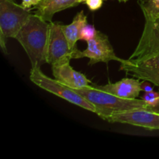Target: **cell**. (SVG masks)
<instances>
[{
	"label": "cell",
	"instance_id": "cell-1",
	"mask_svg": "<svg viewBox=\"0 0 159 159\" xmlns=\"http://www.w3.org/2000/svg\"><path fill=\"white\" fill-rule=\"evenodd\" d=\"M50 23L32 14L27 23L16 37L30 61L31 68L47 63Z\"/></svg>",
	"mask_w": 159,
	"mask_h": 159
},
{
	"label": "cell",
	"instance_id": "cell-2",
	"mask_svg": "<svg viewBox=\"0 0 159 159\" xmlns=\"http://www.w3.org/2000/svg\"><path fill=\"white\" fill-rule=\"evenodd\" d=\"M75 90L94 106L96 113L104 120L115 113L146 109L148 106L142 99H123L94 88L93 85Z\"/></svg>",
	"mask_w": 159,
	"mask_h": 159
},
{
	"label": "cell",
	"instance_id": "cell-3",
	"mask_svg": "<svg viewBox=\"0 0 159 159\" xmlns=\"http://www.w3.org/2000/svg\"><path fill=\"white\" fill-rule=\"evenodd\" d=\"M30 79L33 83L45 91L49 92L84 110L96 113V108L91 102L86 100L74 89L61 83L55 79L48 77L42 71L40 67L31 68Z\"/></svg>",
	"mask_w": 159,
	"mask_h": 159
},
{
	"label": "cell",
	"instance_id": "cell-4",
	"mask_svg": "<svg viewBox=\"0 0 159 159\" xmlns=\"http://www.w3.org/2000/svg\"><path fill=\"white\" fill-rule=\"evenodd\" d=\"M32 13L12 0H0V36L16 38Z\"/></svg>",
	"mask_w": 159,
	"mask_h": 159
},
{
	"label": "cell",
	"instance_id": "cell-5",
	"mask_svg": "<svg viewBox=\"0 0 159 159\" xmlns=\"http://www.w3.org/2000/svg\"><path fill=\"white\" fill-rule=\"evenodd\" d=\"M82 57H88L89 59L88 65H93L99 62L107 64L111 61H119L120 64L130 62L128 59L124 60L116 55L108 37L99 30L94 38L87 42L86 49L82 51L78 50L75 59Z\"/></svg>",
	"mask_w": 159,
	"mask_h": 159
},
{
	"label": "cell",
	"instance_id": "cell-6",
	"mask_svg": "<svg viewBox=\"0 0 159 159\" xmlns=\"http://www.w3.org/2000/svg\"><path fill=\"white\" fill-rule=\"evenodd\" d=\"M61 23H50V34L48 46L47 63L52 65L75 59L78 48L71 50L61 28Z\"/></svg>",
	"mask_w": 159,
	"mask_h": 159
},
{
	"label": "cell",
	"instance_id": "cell-7",
	"mask_svg": "<svg viewBox=\"0 0 159 159\" xmlns=\"http://www.w3.org/2000/svg\"><path fill=\"white\" fill-rule=\"evenodd\" d=\"M159 54V19L145 20L144 30L139 42L128 60L136 62L144 57Z\"/></svg>",
	"mask_w": 159,
	"mask_h": 159
},
{
	"label": "cell",
	"instance_id": "cell-8",
	"mask_svg": "<svg viewBox=\"0 0 159 159\" xmlns=\"http://www.w3.org/2000/svg\"><path fill=\"white\" fill-rule=\"evenodd\" d=\"M120 70L159 87V54L148 56L136 62L121 64Z\"/></svg>",
	"mask_w": 159,
	"mask_h": 159
},
{
	"label": "cell",
	"instance_id": "cell-9",
	"mask_svg": "<svg viewBox=\"0 0 159 159\" xmlns=\"http://www.w3.org/2000/svg\"><path fill=\"white\" fill-rule=\"evenodd\" d=\"M106 120L110 123L130 124L148 130H159V114L145 109L115 113L109 116Z\"/></svg>",
	"mask_w": 159,
	"mask_h": 159
},
{
	"label": "cell",
	"instance_id": "cell-10",
	"mask_svg": "<svg viewBox=\"0 0 159 159\" xmlns=\"http://www.w3.org/2000/svg\"><path fill=\"white\" fill-rule=\"evenodd\" d=\"M54 79L61 83L74 89L91 86V81L82 73L75 70L70 65V61L60 62L51 66Z\"/></svg>",
	"mask_w": 159,
	"mask_h": 159
},
{
	"label": "cell",
	"instance_id": "cell-11",
	"mask_svg": "<svg viewBox=\"0 0 159 159\" xmlns=\"http://www.w3.org/2000/svg\"><path fill=\"white\" fill-rule=\"evenodd\" d=\"M94 88L113 94L123 99H137L141 90V82L138 79L124 78L122 80L115 83H109L103 85L93 84Z\"/></svg>",
	"mask_w": 159,
	"mask_h": 159
},
{
	"label": "cell",
	"instance_id": "cell-12",
	"mask_svg": "<svg viewBox=\"0 0 159 159\" xmlns=\"http://www.w3.org/2000/svg\"><path fill=\"white\" fill-rule=\"evenodd\" d=\"M79 0H40L35 6L36 15L44 21L51 23L55 13L80 4Z\"/></svg>",
	"mask_w": 159,
	"mask_h": 159
},
{
	"label": "cell",
	"instance_id": "cell-13",
	"mask_svg": "<svg viewBox=\"0 0 159 159\" xmlns=\"http://www.w3.org/2000/svg\"><path fill=\"white\" fill-rule=\"evenodd\" d=\"M87 16L83 11L78 12L75 16L72 22L68 25H61L62 30L66 37L70 48L71 50L77 49L76 43L79 40L81 31L82 28L88 24Z\"/></svg>",
	"mask_w": 159,
	"mask_h": 159
},
{
	"label": "cell",
	"instance_id": "cell-14",
	"mask_svg": "<svg viewBox=\"0 0 159 159\" xmlns=\"http://www.w3.org/2000/svg\"><path fill=\"white\" fill-rule=\"evenodd\" d=\"M138 2L145 20L154 21L159 19V0H138Z\"/></svg>",
	"mask_w": 159,
	"mask_h": 159
},
{
	"label": "cell",
	"instance_id": "cell-15",
	"mask_svg": "<svg viewBox=\"0 0 159 159\" xmlns=\"http://www.w3.org/2000/svg\"><path fill=\"white\" fill-rule=\"evenodd\" d=\"M98 30H96L95 26L93 25L86 24L83 28H82V31H81L80 37H79V40H84V41H89L93 38H94L96 36V33Z\"/></svg>",
	"mask_w": 159,
	"mask_h": 159
},
{
	"label": "cell",
	"instance_id": "cell-16",
	"mask_svg": "<svg viewBox=\"0 0 159 159\" xmlns=\"http://www.w3.org/2000/svg\"><path fill=\"white\" fill-rule=\"evenodd\" d=\"M141 99L146 102L148 106L155 105L157 102V101L159 99V93L155 91H151V92H146L142 96Z\"/></svg>",
	"mask_w": 159,
	"mask_h": 159
},
{
	"label": "cell",
	"instance_id": "cell-17",
	"mask_svg": "<svg viewBox=\"0 0 159 159\" xmlns=\"http://www.w3.org/2000/svg\"><path fill=\"white\" fill-rule=\"evenodd\" d=\"M104 0H85V3L91 11H96L102 7Z\"/></svg>",
	"mask_w": 159,
	"mask_h": 159
},
{
	"label": "cell",
	"instance_id": "cell-18",
	"mask_svg": "<svg viewBox=\"0 0 159 159\" xmlns=\"http://www.w3.org/2000/svg\"><path fill=\"white\" fill-rule=\"evenodd\" d=\"M40 2V0H22V6L26 9L35 7Z\"/></svg>",
	"mask_w": 159,
	"mask_h": 159
},
{
	"label": "cell",
	"instance_id": "cell-19",
	"mask_svg": "<svg viewBox=\"0 0 159 159\" xmlns=\"http://www.w3.org/2000/svg\"><path fill=\"white\" fill-rule=\"evenodd\" d=\"M150 83L151 82H148V81H143V82H141V90L144 91V93H146V92L153 91V88L151 86Z\"/></svg>",
	"mask_w": 159,
	"mask_h": 159
},
{
	"label": "cell",
	"instance_id": "cell-20",
	"mask_svg": "<svg viewBox=\"0 0 159 159\" xmlns=\"http://www.w3.org/2000/svg\"><path fill=\"white\" fill-rule=\"evenodd\" d=\"M145 110H148V111L150 112H152V113H155L159 114V99L155 105L148 106L147 108H146Z\"/></svg>",
	"mask_w": 159,
	"mask_h": 159
},
{
	"label": "cell",
	"instance_id": "cell-21",
	"mask_svg": "<svg viewBox=\"0 0 159 159\" xmlns=\"http://www.w3.org/2000/svg\"><path fill=\"white\" fill-rule=\"evenodd\" d=\"M119 2H126L127 1V0H118Z\"/></svg>",
	"mask_w": 159,
	"mask_h": 159
},
{
	"label": "cell",
	"instance_id": "cell-22",
	"mask_svg": "<svg viewBox=\"0 0 159 159\" xmlns=\"http://www.w3.org/2000/svg\"><path fill=\"white\" fill-rule=\"evenodd\" d=\"M80 1V2H85V0H79Z\"/></svg>",
	"mask_w": 159,
	"mask_h": 159
},
{
	"label": "cell",
	"instance_id": "cell-23",
	"mask_svg": "<svg viewBox=\"0 0 159 159\" xmlns=\"http://www.w3.org/2000/svg\"><path fill=\"white\" fill-rule=\"evenodd\" d=\"M12 1H14V0H12Z\"/></svg>",
	"mask_w": 159,
	"mask_h": 159
}]
</instances>
